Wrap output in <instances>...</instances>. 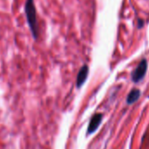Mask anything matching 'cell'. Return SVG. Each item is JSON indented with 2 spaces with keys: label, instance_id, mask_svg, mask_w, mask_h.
Returning <instances> with one entry per match:
<instances>
[{
  "label": "cell",
  "instance_id": "cell-1",
  "mask_svg": "<svg viewBox=\"0 0 149 149\" xmlns=\"http://www.w3.org/2000/svg\"><path fill=\"white\" fill-rule=\"evenodd\" d=\"M25 14L33 38L36 40L39 36V26L37 22V13L34 0H26L25 4Z\"/></svg>",
  "mask_w": 149,
  "mask_h": 149
},
{
  "label": "cell",
  "instance_id": "cell-2",
  "mask_svg": "<svg viewBox=\"0 0 149 149\" xmlns=\"http://www.w3.org/2000/svg\"><path fill=\"white\" fill-rule=\"evenodd\" d=\"M146 69H147V62L146 59H143L139 65L137 66V68L132 71V80L134 83H139L140 82L146 73Z\"/></svg>",
  "mask_w": 149,
  "mask_h": 149
},
{
  "label": "cell",
  "instance_id": "cell-3",
  "mask_svg": "<svg viewBox=\"0 0 149 149\" xmlns=\"http://www.w3.org/2000/svg\"><path fill=\"white\" fill-rule=\"evenodd\" d=\"M102 119H103V115L100 114V113H97L92 117V118H91V122L89 124L88 134H91V133L94 132L98 128L99 125L102 122Z\"/></svg>",
  "mask_w": 149,
  "mask_h": 149
},
{
  "label": "cell",
  "instance_id": "cell-4",
  "mask_svg": "<svg viewBox=\"0 0 149 149\" xmlns=\"http://www.w3.org/2000/svg\"><path fill=\"white\" fill-rule=\"evenodd\" d=\"M88 74H89V67L87 65H84L81 68V69L77 74V87H81L84 84V83L85 82V80L88 77Z\"/></svg>",
  "mask_w": 149,
  "mask_h": 149
},
{
  "label": "cell",
  "instance_id": "cell-5",
  "mask_svg": "<svg viewBox=\"0 0 149 149\" xmlns=\"http://www.w3.org/2000/svg\"><path fill=\"white\" fill-rule=\"evenodd\" d=\"M139 97H140V91L138 89H133L128 94L127 98H126V102L128 104H132L139 98Z\"/></svg>",
  "mask_w": 149,
  "mask_h": 149
}]
</instances>
